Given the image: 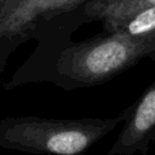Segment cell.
Instances as JSON below:
<instances>
[{
    "mask_svg": "<svg viewBox=\"0 0 155 155\" xmlns=\"http://www.w3.org/2000/svg\"><path fill=\"white\" fill-rule=\"evenodd\" d=\"M16 50H17V47L13 44H10V42H6V41H0V74L5 69L10 56Z\"/></svg>",
    "mask_w": 155,
    "mask_h": 155,
    "instance_id": "6",
    "label": "cell"
},
{
    "mask_svg": "<svg viewBox=\"0 0 155 155\" xmlns=\"http://www.w3.org/2000/svg\"><path fill=\"white\" fill-rule=\"evenodd\" d=\"M155 142V80L144 93L132 103V110L124 122L116 140L107 155L148 154L149 145Z\"/></svg>",
    "mask_w": 155,
    "mask_h": 155,
    "instance_id": "5",
    "label": "cell"
},
{
    "mask_svg": "<svg viewBox=\"0 0 155 155\" xmlns=\"http://www.w3.org/2000/svg\"><path fill=\"white\" fill-rule=\"evenodd\" d=\"M84 16L101 22L103 31L155 40V0H90Z\"/></svg>",
    "mask_w": 155,
    "mask_h": 155,
    "instance_id": "4",
    "label": "cell"
},
{
    "mask_svg": "<svg viewBox=\"0 0 155 155\" xmlns=\"http://www.w3.org/2000/svg\"><path fill=\"white\" fill-rule=\"evenodd\" d=\"M144 58L155 59V40L103 31L92 38L36 46L17 69L6 88L30 82H51L65 91L102 85Z\"/></svg>",
    "mask_w": 155,
    "mask_h": 155,
    "instance_id": "1",
    "label": "cell"
},
{
    "mask_svg": "<svg viewBox=\"0 0 155 155\" xmlns=\"http://www.w3.org/2000/svg\"><path fill=\"white\" fill-rule=\"evenodd\" d=\"M132 104L114 117L45 119L10 116L0 120V147L28 154L81 155L125 122Z\"/></svg>",
    "mask_w": 155,
    "mask_h": 155,
    "instance_id": "2",
    "label": "cell"
},
{
    "mask_svg": "<svg viewBox=\"0 0 155 155\" xmlns=\"http://www.w3.org/2000/svg\"><path fill=\"white\" fill-rule=\"evenodd\" d=\"M90 0H0V41L17 48L29 40L36 46L54 45L73 36L87 19Z\"/></svg>",
    "mask_w": 155,
    "mask_h": 155,
    "instance_id": "3",
    "label": "cell"
}]
</instances>
